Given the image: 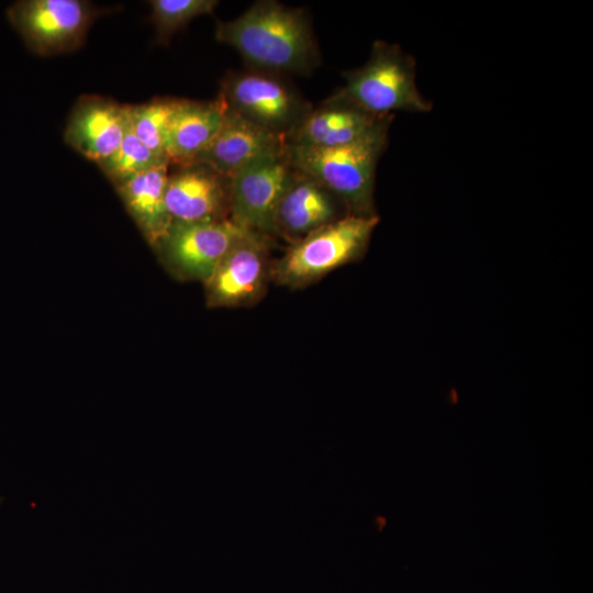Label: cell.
<instances>
[{
	"label": "cell",
	"mask_w": 593,
	"mask_h": 593,
	"mask_svg": "<svg viewBox=\"0 0 593 593\" xmlns=\"http://www.w3.org/2000/svg\"><path fill=\"white\" fill-rule=\"evenodd\" d=\"M216 41L232 46L265 74H310L320 64L310 20L302 9L258 1L231 21H219Z\"/></svg>",
	"instance_id": "1"
},
{
	"label": "cell",
	"mask_w": 593,
	"mask_h": 593,
	"mask_svg": "<svg viewBox=\"0 0 593 593\" xmlns=\"http://www.w3.org/2000/svg\"><path fill=\"white\" fill-rule=\"evenodd\" d=\"M393 114L380 118L358 139L337 147L310 148L286 144L290 165L336 195L348 214L372 216L378 160L385 149Z\"/></svg>",
	"instance_id": "2"
},
{
	"label": "cell",
	"mask_w": 593,
	"mask_h": 593,
	"mask_svg": "<svg viewBox=\"0 0 593 593\" xmlns=\"http://www.w3.org/2000/svg\"><path fill=\"white\" fill-rule=\"evenodd\" d=\"M379 216L347 214L290 245L271 264L270 279L290 289L305 288L331 271L358 260L367 250Z\"/></svg>",
	"instance_id": "3"
},
{
	"label": "cell",
	"mask_w": 593,
	"mask_h": 593,
	"mask_svg": "<svg viewBox=\"0 0 593 593\" xmlns=\"http://www.w3.org/2000/svg\"><path fill=\"white\" fill-rule=\"evenodd\" d=\"M345 85L331 98L373 116L393 111L428 112L432 103L418 91L414 59L398 45L376 41L359 68L344 72Z\"/></svg>",
	"instance_id": "4"
},
{
	"label": "cell",
	"mask_w": 593,
	"mask_h": 593,
	"mask_svg": "<svg viewBox=\"0 0 593 593\" xmlns=\"http://www.w3.org/2000/svg\"><path fill=\"white\" fill-rule=\"evenodd\" d=\"M97 13L90 2L82 0H21L7 10L9 22L24 44L41 56L78 48Z\"/></svg>",
	"instance_id": "5"
},
{
	"label": "cell",
	"mask_w": 593,
	"mask_h": 593,
	"mask_svg": "<svg viewBox=\"0 0 593 593\" xmlns=\"http://www.w3.org/2000/svg\"><path fill=\"white\" fill-rule=\"evenodd\" d=\"M219 94L230 110L286 139L312 110L287 82L265 72L230 75Z\"/></svg>",
	"instance_id": "6"
},
{
	"label": "cell",
	"mask_w": 593,
	"mask_h": 593,
	"mask_svg": "<svg viewBox=\"0 0 593 593\" xmlns=\"http://www.w3.org/2000/svg\"><path fill=\"white\" fill-rule=\"evenodd\" d=\"M284 147L262 153L230 178V220L238 227L273 234L275 211L293 174Z\"/></svg>",
	"instance_id": "7"
},
{
	"label": "cell",
	"mask_w": 593,
	"mask_h": 593,
	"mask_svg": "<svg viewBox=\"0 0 593 593\" xmlns=\"http://www.w3.org/2000/svg\"><path fill=\"white\" fill-rule=\"evenodd\" d=\"M271 264L270 237L244 230L204 281L208 305H255L266 293Z\"/></svg>",
	"instance_id": "8"
},
{
	"label": "cell",
	"mask_w": 593,
	"mask_h": 593,
	"mask_svg": "<svg viewBox=\"0 0 593 593\" xmlns=\"http://www.w3.org/2000/svg\"><path fill=\"white\" fill-rule=\"evenodd\" d=\"M243 231L230 219L192 223L172 222L156 246L160 248L164 259L177 275L204 282Z\"/></svg>",
	"instance_id": "9"
},
{
	"label": "cell",
	"mask_w": 593,
	"mask_h": 593,
	"mask_svg": "<svg viewBox=\"0 0 593 593\" xmlns=\"http://www.w3.org/2000/svg\"><path fill=\"white\" fill-rule=\"evenodd\" d=\"M231 180L203 164L179 166L168 175L165 203L172 222L230 219Z\"/></svg>",
	"instance_id": "10"
},
{
	"label": "cell",
	"mask_w": 593,
	"mask_h": 593,
	"mask_svg": "<svg viewBox=\"0 0 593 593\" xmlns=\"http://www.w3.org/2000/svg\"><path fill=\"white\" fill-rule=\"evenodd\" d=\"M128 123V105L100 97H82L66 123L65 142L97 165L120 146Z\"/></svg>",
	"instance_id": "11"
},
{
	"label": "cell",
	"mask_w": 593,
	"mask_h": 593,
	"mask_svg": "<svg viewBox=\"0 0 593 593\" xmlns=\"http://www.w3.org/2000/svg\"><path fill=\"white\" fill-rule=\"evenodd\" d=\"M340 200L312 177L293 168L273 215V234L291 244L339 216Z\"/></svg>",
	"instance_id": "12"
},
{
	"label": "cell",
	"mask_w": 593,
	"mask_h": 593,
	"mask_svg": "<svg viewBox=\"0 0 593 593\" xmlns=\"http://www.w3.org/2000/svg\"><path fill=\"white\" fill-rule=\"evenodd\" d=\"M284 144L286 138L265 131L227 108L219 131L190 164H203L231 178L262 153Z\"/></svg>",
	"instance_id": "13"
},
{
	"label": "cell",
	"mask_w": 593,
	"mask_h": 593,
	"mask_svg": "<svg viewBox=\"0 0 593 593\" xmlns=\"http://www.w3.org/2000/svg\"><path fill=\"white\" fill-rule=\"evenodd\" d=\"M380 118L329 97L320 108L311 110L289 134L286 144L310 148L343 146L362 136Z\"/></svg>",
	"instance_id": "14"
},
{
	"label": "cell",
	"mask_w": 593,
	"mask_h": 593,
	"mask_svg": "<svg viewBox=\"0 0 593 593\" xmlns=\"http://www.w3.org/2000/svg\"><path fill=\"white\" fill-rule=\"evenodd\" d=\"M227 105L221 94L211 101L181 99L168 127L166 156L179 166L190 164L219 131Z\"/></svg>",
	"instance_id": "15"
},
{
	"label": "cell",
	"mask_w": 593,
	"mask_h": 593,
	"mask_svg": "<svg viewBox=\"0 0 593 593\" xmlns=\"http://www.w3.org/2000/svg\"><path fill=\"white\" fill-rule=\"evenodd\" d=\"M168 165H156L114 183L127 211L153 245L161 240L172 223L165 203Z\"/></svg>",
	"instance_id": "16"
},
{
	"label": "cell",
	"mask_w": 593,
	"mask_h": 593,
	"mask_svg": "<svg viewBox=\"0 0 593 593\" xmlns=\"http://www.w3.org/2000/svg\"><path fill=\"white\" fill-rule=\"evenodd\" d=\"M181 99L159 98L128 105L130 124L135 135L157 156H166V137Z\"/></svg>",
	"instance_id": "17"
},
{
	"label": "cell",
	"mask_w": 593,
	"mask_h": 593,
	"mask_svg": "<svg viewBox=\"0 0 593 593\" xmlns=\"http://www.w3.org/2000/svg\"><path fill=\"white\" fill-rule=\"evenodd\" d=\"M163 163H169V160L154 154L135 135L128 119L120 146L110 157L99 163L98 166L114 184L130 176Z\"/></svg>",
	"instance_id": "18"
},
{
	"label": "cell",
	"mask_w": 593,
	"mask_h": 593,
	"mask_svg": "<svg viewBox=\"0 0 593 593\" xmlns=\"http://www.w3.org/2000/svg\"><path fill=\"white\" fill-rule=\"evenodd\" d=\"M219 4L216 0H153L152 20L157 41L167 42L192 19L211 14Z\"/></svg>",
	"instance_id": "19"
}]
</instances>
